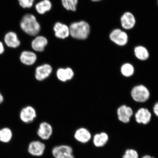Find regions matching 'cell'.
<instances>
[{
    "label": "cell",
    "instance_id": "obj_1",
    "mask_svg": "<svg viewBox=\"0 0 158 158\" xmlns=\"http://www.w3.org/2000/svg\"><path fill=\"white\" fill-rule=\"evenodd\" d=\"M19 27L23 32L31 36L38 34L40 25L34 15L27 13L23 16L19 23Z\"/></svg>",
    "mask_w": 158,
    "mask_h": 158
},
{
    "label": "cell",
    "instance_id": "obj_2",
    "mask_svg": "<svg viewBox=\"0 0 158 158\" xmlns=\"http://www.w3.org/2000/svg\"><path fill=\"white\" fill-rule=\"evenodd\" d=\"M70 33L73 38L84 40L88 38L90 32V26L86 22L81 21L73 23L69 27Z\"/></svg>",
    "mask_w": 158,
    "mask_h": 158
},
{
    "label": "cell",
    "instance_id": "obj_3",
    "mask_svg": "<svg viewBox=\"0 0 158 158\" xmlns=\"http://www.w3.org/2000/svg\"><path fill=\"white\" fill-rule=\"evenodd\" d=\"M130 94L134 101L140 103L147 102L150 97L149 90L147 87L143 85L134 86L132 88Z\"/></svg>",
    "mask_w": 158,
    "mask_h": 158
},
{
    "label": "cell",
    "instance_id": "obj_4",
    "mask_svg": "<svg viewBox=\"0 0 158 158\" xmlns=\"http://www.w3.org/2000/svg\"><path fill=\"white\" fill-rule=\"evenodd\" d=\"M55 158H75L73 155V149L70 146L61 145L55 146L51 151Z\"/></svg>",
    "mask_w": 158,
    "mask_h": 158
},
{
    "label": "cell",
    "instance_id": "obj_5",
    "mask_svg": "<svg viewBox=\"0 0 158 158\" xmlns=\"http://www.w3.org/2000/svg\"><path fill=\"white\" fill-rule=\"evenodd\" d=\"M3 42L5 46L13 49L19 48L21 44L18 35L15 31H12L5 33L3 37Z\"/></svg>",
    "mask_w": 158,
    "mask_h": 158
},
{
    "label": "cell",
    "instance_id": "obj_6",
    "mask_svg": "<svg viewBox=\"0 0 158 158\" xmlns=\"http://www.w3.org/2000/svg\"><path fill=\"white\" fill-rule=\"evenodd\" d=\"M19 118L22 122L25 123H31L37 116L36 110L33 106H28L23 108L19 113Z\"/></svg>",
    "mask_w": 158,
    "mask_h": 158
},
{
    "label": "cell",
    "instance_id": "obj_7",
    "mask_svg": "<svg viewBox=\"0 0 158 158\" xmlns=\"http://www.w3.org/2000/svg\"><path fill=\"white\" fill-rule=\"evenodd\" d=\"M46 149L44 143L38 140L33 141L29 144L27 151L29 154L35 157H41L44 154Z\"/></svg>",
    "mask_w": 158,
    "mask_h": 158
},
{
    "label": "cell",
    "instance_id": "obj_8",
    "mask_svg": "<svg viewBox=\"0 0 158 158\" xmlns=\"http://www.w3.org/2000/svg\"><path fill=\"white\" fill-rule=\"evenodd\" d=\"M110 40L119 46L126 45L128 41L127 33L119 29L114 30L110 33Z\"/></svg>",
    "mask_w": 158,
    "mask_h": 158
},
{
    "label": "cell",
    "instance_id": "obj_9",
    "mask_svg": "<svg viewBox=\"0 0 158 158\" xmlns=\"http://www.w3.org/2000/svg\"><path fill=\"white\" fill-rule=\"evenodd\" d=\"M117 113L118 120L122 123L127 124L130 123L133 111L130 106L123 105L118 108Z\"/></svg>",
    "mask_w": 158,
    "mask_h": 158
},
{
    "label": "cell",
    "instance_id": "obj_10",
    "mask_svg": "<svg viewBox=\"0 0 158 158\" xmlns=\"http://www.w3.org/2000/svg\"><path fill=\"white\" fill-rule=\"evenodd\" d=\"M135 121L140 125H148L151 121L152 114L147 108L138 109L135 114Z\"/></svg>",
    "mask_w": 158,
    "mask_h": 158
},
{
    "label": "cell",
    "instance_id": "obj_11",
    "mask_svg": "<svg viewBox=\"0 0 158 158\" xmlns=\"http://www.w3.org/2000/svg\"><path fill=\"white\" fill-rule=\"evenodd\" d=\"M52 67L50 64H44L35 69V78L39 81H42L50 76L52 72Z\"/></svg>",
    "mask_w": 158,
    "mask_h": 158
},
{
    "label": "cell",
    "instance_id": "obj_12",
    "mask_svg": "<svg viewBox=\"0 0 158 158\" xmlns=\"http://www.w3.org/2000/svg\"><path fill=\"white\" fill-rule=\"evenodd\" d=\"M74 136L77 141L81 143L86 144L91 141L93 135L86 128L81 127L76 130Z\"/></svg>",
    "mask_w": 158,
    "mask_h": 158
},
{
    "label": "cell",
    "instance_id": "obj_13",
    "mask_svg": "<svg viewBox=\"0 0 158 158\" xmlns=\"http://www.w3.org/2000/svg\"><path fill=\"white\" fill-rule=\"evenodd\" d=\"M37 135L43 140H48L53 134V128L52 126L48 122H43L40 124L37 131Z\"/></svg>",
    "mask_w": 158,
    "mask_h": 158
},
{
    "label": "cell",
    "instance_id": "obj_14",
    "mask_svg": "<svg viewBox=\"0 0 158 158\" xmlns=\"http://www.w3.org/2000/svg\"><path fill=\"white\" fill-rule=\"evenodd\" d=\"M109 139L108 134L105 132L102 131L94 134L92 136V141L95 147L102 148L107 144Z\"/></svg>",
    "mask_w": 158,
    "mask_h": 158
},
{
    "label": "cell",
    "instance_id": "obj_15",
    "mask_svg": "<svg viewBox=\"0 0 158 158\" xmlns=\"http://www.w3.org/2000/svg\"><path fill=\"white\" fill-rule=\"evenodd\" d=\"M19 59L23 64L26 66H31L36 62L37 57L36 55L32 51L25 50L21 52Z\"/></svg>",
    "mask_w": 158,
    "mask_h": 158
},
{
    "label": "cell",
    "instance_id": "obj_16",
    "mask_svg": "<svg viewBox=\"0 0 158 158\" xmlns=\"http://www.w3.org/2000/svg\"><path fill=\"white\" fill-rule=\"evenodd\" d=\"M55 36L59 39H64L70 35V30L68 26L62 23H55L54 27Z\"/></svg>",
    "mask_w": 158,
    "mask_h": 158
},
{
    "label": "cell",
    "instance_id": "obj_17",
    "mask_svg": "<svg viewBox=\"0 0 158 158\" xmlns=\"http://www.w3.org/2000/svg\"><path fill=\"white\" fill-rule=\"evenodd\" d=\"M122 27L126 30L133 28L135 24V19L134 15L129 12H126L122 15L120 19Z\"/></svg>",
    "mask_w": 158,
    "mask_h": 158
},
{
    "label": "cell",
    "instance_id": "obj_18",
    "mask_svg": "<svg viewBox=\"0 0 158 158\" xmlns=\"http://www.w3.org/2000/svg\"><path fill=\"white\" fill-rule=\"evenodd\" d=\"M48 43V40L45 37L39 35L35 37L31 41V48L37 52H43Z\"/></svg>",
    "mask_w": 158,
    "mask_h": 158
},
{
    "label": "cell",
    "instance_id": "obj_19",
    "mask_svg": "<svg viewBox=\"0 0 158 158\" xmlns=\"http://www.w3.org/2000/svg\"><path fill=\"white\" fill-rule=\"evenodd\" d=\"M52 7V4L49 0H43L36 4L35 9L40 14L43 15L48 11Z\"/></svg>",
    "mask_w": 158,
    "mask_h": 158
},
{
    "label": "cell",
    "instance_id": "obj_20",
    "mask_svg": "<svg viewBox=\"0 0 158 158\" xmlns=\"http://www.w3.org/2000/svg\"><path fill=\"white\" fill-rule=\"evenodd\" d=\"M134 53L137 58L142 61L147 60L149 57V52L147 49L141 45L135 47L134 49Z\"/></svg>",
    "mask_w": 158,
    "mask_h": 158
},
{
    "label": "cell",
    "instance_id": "obj_21",
    "mask_svg": "<svg viewBox=\"0 0 158 158\" xmlns=\"http://www.w3.org/2000/svg\"><path fill=\"white\" fill-rule=\"evenodd\" d=\"M12 137V131L9 127H3L0 129V141L2 143H9Z\"/></svg>",
    "mask_w": 158,
    "mask_h": 158
},
{
    "label": "cell",
    "instance_id": "obj_22",
    "mask_svg": "<svg viewBox=\"0 0 158 158\" xmlns=\"http://www.w3.org/2000/svg\"><path fill=\"white\" fill-rule=\"evenodd\" d=\"M120 72L123 76L129 77L133 76L135 69L133 65L130 63H125L122 65L120 68Z\"/></svg>",
    "mask_w": 158,
    "mask_h": 158
},
{
    "label": "cell",
    "instance_id": "obj_23",
    "mask_svg": "<svg viewBox=\"0 0 158 158\" xmlns=\"http://www.w3.org/2000/svg\"><path fill=\"white\" fill-rule=\"evenodd\" d=\"M63 6L68 10L76 11L78 0H61Z\"/></svg>",
    "mask_w": 158,
    "mask_h": 158
},
{
    "label": "cell",
    "instance_id": "obj_24",
    "mask_svg": "<svg viewBox=\"0 0 158 158\" xmlns=\"http://www.w3.org/2000/svg\"><path fill=\"white\" fill-rule=\"evenodd\" d=\"M122 158H139V156L136 150L133 149H128L124 152Z\"/></svg>",
    "mask_w": 158,
    "mask_h": 158
},
{
    "label": "cell",
    "instance_id": "obj_25",
    "mask_svg": "<svg viewBox=\"0 0 158 158\" xmlns=\"http://www.w3.org/2000/svg\"><path fill=\"white\" fill-rule=\"evenodd\" d=\"M56 76L58 80L62 82H66L67 80V73L65 68H60L56 71Z\"/></svg>",
    "mask_w": 158,
    "mask_h": 158
},
{
    "label": "cell",
    "instance_id": "obj_26",
    "mask_svg": "<svg viewBox=\"0 0 158 158\" xmlns=\"http://www.w3.org/2000/svg\"><path fill=\"white\" fill-rule=\"evenodd\" d=\"M19 5L23 9H29L32 7L35 0H18Z\"/></svg>",
    "mask_w": 158,
    "mask_h": 158
},
{
    "label": "cell",
    "instance_id": "obj_27",
    "mask_svg": "<svg viewBox=\"0 0 158 158\" xmlns=\"http://www.w3.org/2000/svg\"><path fill=\"white\" fill-rule=\"evenodd\" d=\"M67 73V80L70 81L74 77V73L73 69L70 68H65Z\"/></svg>",
    "mask_w": 158,
    "mask_h": 158
},
{
    "label": "cell",
    "instance_id": "obj_28",
    "mask_svg": "<svg viewBox=\"0 0 158 158\" xmlns=\"http://www.w3.org/2000/svg\"><path fill=\"white\" fill-rule=\"evenodd\" d=\"M5 51V45L3 41L0 40V55L4 53Z\"/></svg>",
    "mask_w": 158,
    "mask_h": 158
},
{
    "label": "cell",
    "instance_id": "obj_29",
    "mask_svg": "<svg viewBox=\"0 0 158 158\" xmlns=\"http://www.w3.org/2000/svg\"><path fill=\"white\" fill-rule=\"evenodd\" d=\"M153 111L154 114L158 117V102L156 103L153 107Z\"/></svg>",
    "mask_w": 158,
    "mask_h": 158
},
{
    "label": "cell",
    "instance_id": "obj_30",
    "mask_svg": "<svg viewBox=\"0 0 158 158\" xmlns=\"http://www.w3.org/2000/svg\"><path fill=\"white\" fill-rule=\"evenodd\" d=\"M4 100V98L3 94L0 92V105L3 103Z\"/></svg>",
    "mask_w": 158,
    "mask_h": 158
},
{
    "label": "cell",
    "instance_id": "obj_31",
    "mask_svg": "<svg viewBox=\"0 0 158 158\" xmlns=\"http://www.w3.org/2000/svg\"><path fill=\"white\" fill-rule=\"evenodd\" d=\"M140 158H156L155 157H154L153 156H151V155H145L143 156H142Z\"/></svg>",
    "mask_w": 158,
    "mask_h": 158
},
{
    "label": "cell",
    "instance_id": "obj_32",
    "mask_svg": "<svg viewBox=\"0 0 158 158\" xmlns=\"http://www.w3.org/2000/svg\"><path fill=\"white\" fill-rule=\"evenodd\" d=\"M91 1L93 2H99L102 1V0H91Z\"/></svg>",
    "mask_w": 158,
    "mask_h": 158
},
{
    "label": "cell",
    "instance_id": "obj_33",
    "mask_svg": "<svg viewBox=\"0 0 158 158\" xmlns=\"http://www.w3.org/2000/svg\"><path fill=\"white\" fill-rule=\"evenodd\" d=\"M157 1H158V0H157Z\"/></svg>",
    "mask_w": 158,
    "mask_h": 158
}]
</instances>
